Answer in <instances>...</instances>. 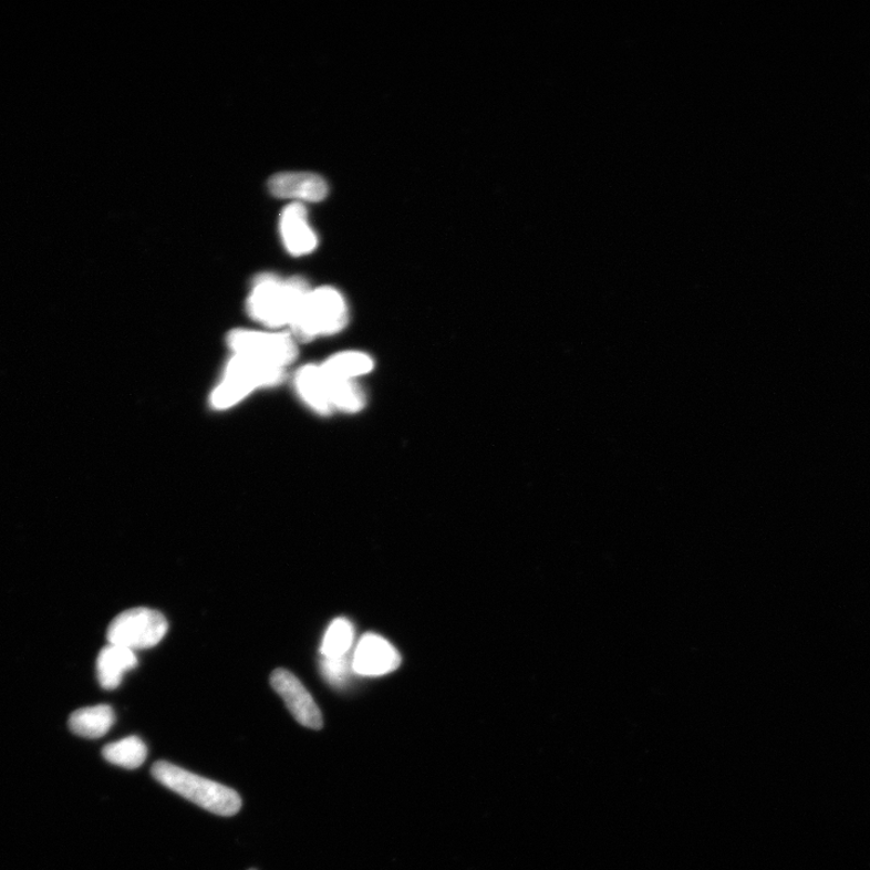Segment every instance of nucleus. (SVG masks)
<instances>
[{"label":"nucleus","mask_w":870,"mask_h":870,"mask_svg":"<svg viewBox=\"0 0 870 870\" xmlns=\"http://www.w3.org/2000/svg\"><path fill=\"white\" fill-rule=\"evenodd\" d=\"M310 290L301 277L283 280L273 273H261L247 298V313L269 331H281L293 323Z\"/></svg>","instance_id":"1"},{"label":"nucleus","mask_w":870,"mask_h":870,"mask_svg":"<svg viewBox=\"0 0 870 870\" xmlns=\"http://www.w3.org/2000/svg\"><path fill=\"white\" fill-rule=\"evenodd\" d=\"M152 774L156 781L209 812L229 817L239 812L242 807L241 797L236 790L179 768L173 763L156 762Z\"/></svg>","instance_id":"2"},{"label":"nucleus","mask_w":870,"mask_h":870,"mask_svg":"<svg viewBox=\"0 0 870 870\" xmlns=\"http://www.w3.org/2000/svg\"><path fill=\"white\" fill-rule=\"evenodd\" d=\"M349 323L346 300L333 287L311 289L293 323L290 334L297 342L340 333Z\"/></svg>","instance_id":"3"},{"label":"nucleus","mask_w":870,"mask_h":870,"mask_svg":"<svg viewBox=\"0 0 870 870\" xmlns=\"http://www.w3.org/2000/svg\"><path fill=\"white\" fill-rule=\"evenodd\" d=\"M226 341L232 354L281 369L292 364L299 354L297 340L292 334L281 331L232 329Z\"/></svg>","instance_id":"4"},{"label":"nucleus","mask_w":870,"mask_h":870,"mask_svg":"<svg viewBox=\"0 0 870 870\" xmlns=\"http://www.w3.org/2000/svg\"><path fill=\"white\" fill-rule=\"evenodd\" d=\"M166 618L151 609H132L118 614L111 623L107 638L110 644L132 651L152 649L166 635Z\"/></svg>","instance_id":"5"},{"label":"nucleus","mask_w":870,"mask_h":870,"mask_svg":"<svg viewBox=\"0 0 870 870\" xmlns=\"http://www.w3.org/2000/svg\"><path fill=\"white\" fill-rule=\"evenodd\" d=\"M270 681L272 688L283 698L290 714L301 725L313 731L323 728V718L318 704L292 672L277 669L272 672Z\"/></svg>","instance_id":"6"},{"label":"nucleus","mask_w":870,"mask_h":870,"mask_svg":"<svg viewBox=\"0 0 870 870\" xmlns=\"http://www.w3.org/2000/svg\"><path fill=\"white\" fill-rule=\"evenodd\" d=\"M284 377L286 369L231 354L221 379L240 390L248 398L257 390L279 386Z\"/></svg>","instance_id":"7"},{"label":"nucleus","mask_w":870,"mask_h":870,"mask_svg":"<svg viewBox=\"0 0 870 870\" xmlns=\"http://www.w3.org/2000/svg\"><path fill=\"white\" fill-rule=\"evenodd\" d=\"M401 663L400 652L387 640L367 634L355 649L352 670L361 676H384L397 670Z\"/></svg>","instance_id":"8"},{"label":"nucleus","mask_w":870,"mask_h":870,"mask_svg":"<svg viewBox=\"0 0 870 870\" xmlns=\"http://www.w3.org/2000/svg\"><path fill=\"white\" fill-rule=\"evenodd\" d=\"M280 230L289 255L305 257L319 246V237L309 222L308 209L300 203L290 204L282 210Z\"/></svg>","instance_id":"9"},{"label":"nucleus","mask_w":870,"mask_h":870,"mask_svg":"<svg viewBox=\"0 0 870 870\" xmlns=\"http://www.w3.org/2000/svg\"><path fill=\"white\" fill-rule=\"evenodd\" d=\"M271 194L279 199L320 203L328 196L327 182L313 174L284 173L269 182Z\"/></svg>","instance_id":"10"},{"label":"nucleus","mask_w":870,"mask_h":870,"mask_svg":"<svg viewBox=\"0 0 870 870\" xmlns=\"http://www.w3.org/2000/svg\"><path fill=\"white\" fill-rule=\"evenodd\" d=\"M294 386L299 397L314 413L329 415L333 412L328 397V387L321 365L301 366L294 376Z\"/></svg>","instance_id":"11"},{"label":"nucleus","mask_w":870,"mask_h":870,"mask_svg":"<svg viewBox=\"0 0 870 870\" xmlns=\"http://www.w3.org/2000/svg\"><path fill=\"white\" fill-rule=\"evenodd\" d=\"M134 651L110 644L97 657V677L104 690L112 691L121 685L125 672L137 666Z\"/></svg>","instance_id":"12"},{"label":"nucleus","mask_w":870,"mask_h":870,"mask_svg":"<svg viewBox=\"0 0 870 870\" xmlns=\"http://www.w3.org/2000/svg\"><path fill=\"white\" fill-rule=\"evenodd\" d=\"M114 722L113 708L97 705L75 711L70 718V728L75 735L99 739L111 731Z\"/></svg>","instance_id":"13"},{"label":"nucleus","mask_w":870,"mask_h":870,"mask_svg":"<svg viewBox=\"0 0 870 870\" xmlns=\"http://www.w3.org/2000/svg\"><path fill=\"white\" fill-rule=\"evenodd\" d=\"M324 376L327 380L328 397L332 408H338V411L348 414H355L362 411L365 406V394L361 387L355 384L354 380L334 377L325 373Z\"/></svg>","instance_id":"14"},{"label":"nucleus","mask_w":870,"mask_h":870,"mask_svg":"<svg viewBox=\"0 0 870 870\" xmlns=\"http://www.w3.org/2000/svg\"><path fill=\"white\" fill-rule=\"evenodd\" d=\"M328 375L354 380L373 371L374 362L367 354L359 351L340 352L327 360L322 365Z\"/></svg>","instance_id":"15"},{"label":"nucleus","mask_w":870,"mask_h":870,"mask_svg":"<svg viewBox=\"0 0 870 870\" xmlns=\"http://www.w3.org/2000/svg\"><path fill=\"white\" fill-rule=\"evenodd\" d=\"M105 760L128 770L137 769L147 759V746L138 736H128L103 748Z\"/></svg>","instance_id":"16"},{"label":"nucleus","mask_w":870,"mask_h":870,"mask_svg":"<svg viewBox=\"0 0 870 870\" xmlns=\"http://www.w3.org/2000/svg\"><path fill=\"white\" fill-rule=\"evenodd\" d=\"M354 639V629L348 619L338 618L328 628L321 653L323 657L344 656L350 651Z\"/></svg>","instance_id":"17"},{"label":"nucleus","mask_w":870,"mask_h":870,"mask_svg":"<svg viewBox=\"0 0 870 870\" xmlns=\"http://www.w3.org/2000/svg\"><path fill=\"white\" fill-rule=\"evenodd\" d=\"M352 664L346 655L323 657L321 670L324 679L333 687H344L351 674Z\"/></svg>","instance_id":"18"},{"label":"nucleus","mask_w":870,"mask_h":870,"mask_svg":"<svg viewBox=\"0 0 870 870\" xmlns=\"http://www.w3.org/2000/svg\"><path fill=\"white\" fill-rule=\"evenodd\" d=\"M250 870H256V869H250Z\"/></svg>","instance_id":"19"}]
</instances>
